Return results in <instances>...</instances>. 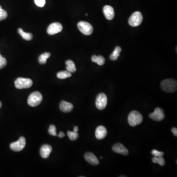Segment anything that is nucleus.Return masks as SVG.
Here are the masks:
<instances>
[{
    "label": "nucleus",
    "instance_id": "obj_2",
    "mask_svg": "<svg viewBox=\"0 0 177 177\" xmlns=\"http://www.w3.org/2000/svg\"><path fill=\"white\" fill-rule=\"evenodd\" d=\"M143 121V116L140 112L133 111L130 113L128 117V122L130 125L135 126L139 125Z\"/></svg>",
    "mask_w": 177,
    "mask_h": 177
},
{
    "label": "nucleus",
    "instance_id": "obj_29",
    "mask_svg": "<svg viewBox=\"0 0 177 177\" xmlns=\"http://www.w3.org/2000/svg\"><path fill=\"white\" fill-rule=\"evenodd\" d=\"M35 5L39 7H43L45 4V0H34Z\"/></svg>",
    "mask_w": 177,
    "mask_h": 177
},
{
    "label": "nucleus",
    "instance_id": "obj_14",
    "mask_svg": "<svg viewBox=\"0 0 177 177\" xmlns=\"http://www.w3.org/2000/svg\"><path fill=\"white\" fill-rule=\"evenodd\" d=\"M85 158L86 161L93 165H98L99 162L96 156L92 152H87L85 155Z\"/></svg>",
    "mask_w": 177,
    "mask_h": 177
},
{
    "label": "nucleus",
    "instance_id": "obj_6",
    "mask_svg": "<svg viewBox=\"0 0 177 177\" xmlns=\"http://www.w3.org/2000/svg\"><path fill=\"white\" fill-rule=\"evenodd\" d=\"M77 26L80 31L85 35H91L93 32V26L91 24L87 22H79Z\"/></svg>",
    "mask_w": 177,
    "mask_h": 177
},
{
    "label": "nucleus",
    "instance_id": "obj_31",
    "mask_svg": "<svg viewBox=\"0 0 177 177\" xmlns=\"http://www.w3.org/2000/svg\"><path fill=\"white\" fill-rule=\"evenodd\" d=\"M65 136V134H64V132H62V131L60 132V133H59V135H58V136H59L60 138H63V137H64Z\"/></svg>",
    "mask_w": 177,
    "mask_h": 177
},
{
    "label": "nucleus",
    "instance_id": "obj_34",
    "mask_svg": "<svg viewBox=\"0 0 177 177\" xmlns=\"http://www.w3.org/2000/svg\"><path fill=\"white\" fill-rule=\"evenodd\" d=\"M100 158H101V159H102V157H100Z\"/></svg>",
    "mask_w": 177,
    "mask_h": 177
},
{
    "label": "nucleus",
    "instance_id": "obj_12",
    "mask_svg": "<svg viewBox=\"0 0 177 177\" xmlns=\"http://www.w3.org/2000/svg\"><path fill=\"white\" fill-rule=\"evenodd\" d=\"M103 13L106 19L111 20L115 16V12L114 8L111 6L106 5L103 7Z\"/></svg>",
    "mask_w": 177,
    "mask_h": 177
},
{
    "label": "nucleus",
    "instance_id": "obj_24",
    "mask_svg": "<svg viewBox=\"0 0 177 177\" xmlns=\"http://www.w3.org/2000/svg\"><path fill=\"white\" fill-rule=\"evenodd\" d=\"M67 134L70 140L72 141L76 140L79 136V134L77 132H75V131L73 132L70 131H67Z\"/></svg>",
    "mask_w": 177,
    "mask_h": 177
},
{
    "label": "nucleus",
    "instance_id": "obj_27",
    "mask_svg": "<svg viewBox=\"0 0 177 177\" xmlns=\"http://www.w3.org/2000/svg\"><path fill=\"white\" fill-rule=\"evenodd\" d=\"M48 133L49 134L52 136H57V132H56V128L54 125H50L48 130Z\"/></svg>",
    "mask_w": 177,
    "mask_h": 177
},
{
    "label": "nucleus",
    "instance_id": "obj_8",
    "mask_svg": "<svg viewBox=\"0 0 177 177\" xmlns=\"http://www.w3.org/2000/svg\"><path fill=\"white\" fill-rule=\"evenodd\" d=\"M26 146V139L24 137H21L17 141L13 142L10 145V148L13 151L20 152Z\"/></svg>",
    "mask_w": 177,
    "mask_h": 177
},
{
    "label": "nucleus",
    "instance_id": "obj_16",
    "mask_svg": "<svg viewBox=\"0 0 177 177\" xmlns=\"http://www.w3.org/2000/svg\"><path fill=\"white\" fill-rule=\"evenodd\" d=\"M60 108L61 111L65 113L71 112L73 110V105L71 103L62 101L60 104Z\"/></svg>",
    "mask_w": 177,
    "mask_h": 177
},
{
    "label": "nucleus",
    "instance_id": "obj_22",
    "mask_svg": "<svg viewBox=\"0 0 177 177\" xmlns=\"http://www.w3.org/2000/svg\"><path fill=\"white\" fill-rule=\"evenodd\" d=\"M57 77L59 79H64L71 76V73L68 71H62L58 72L57 75Z\"/></svg>",
    "mask_w": 177,
    "mask_h": 177
},
{
    "label": "nucleus",
    "instance_id": "obj_10",
    "mask_svg": "<svg viewBox=\"0 0 177 177\" xmlns=\"http://www.w3.org/2000/svg\"><path fill=\"white\" fill-rule=\"evenodd\" d=\"M149 117L153 120L159 122L164 119L165 117L164 111L161 108H157L155 109L153 113L150 114Z\"/></svg>",
    "mask_w": 177,
    "mask_h": 177
},
{
    "label": "nucleus",
    "instance_id": "obj_5",
    "mask_svg": "<svg viewBox=\"0 0 177 177\" xmlns=\"http://www.w3.org/2000/svg\"><path fill=\"white\" fill-rule=\"evenodd\" d=\"M143 21V16L139 11L134 12L130 17L129 24L132 27H137L141 24Z\"/></svg>",
    "mask_w": 177,
    "mask_h": 177
},
{
    "label": "nucleus",
    "instance_id": "obj_7",
    "mask_svg": "<svg viewBox=\"0 0 177 177\" xmlns=\"http://www.w3.org/2000/svg\"><path fill=\"white\" fill-rule=\"evenodd\" d=\"M107 103V98L106 94L104 93H100L97 97L96 105L97 108L99 110H103L106 107Z\"/></svg>",
    "mask_w": 177,
    "mask_h": 177
},
{
    "label": "nucleus",
    "instance_id": "obj_30",
    "mask_svg": "<svg viewBox=\"0 0 177 177\" xmlns=\"http://www.w3.org/2000/svg\"><path fill=\"white\" fill-rule=\"evenodd\" d=\"M172 132H173V134L175 136H177V129L176 128H173L172 129Z\"/></svg>",
    "mask_w": 177,
    "mask_h": 177
},
{
    "label": "nucleus",
    "instance_id": "obj_4",
    "mask_svg": "<svg viewBox=\"0 0 177 177\" xmlns=\"http://www.w3.org/2000/svg\"><path fill=\"white\" fill-rule=\"evenodd\" d=\"M15 86L18 89L28 88L32 87L33 81L29 78H18L16 80Z\"/></svg>",
    "mask_w": 177,
    "mask_h": 177
},
{
    "label": "nucleus",
    "instance_id": "obj_9",
    "mask_svg": "<svg viewBox=\"0 0 177 177\" xmlns=\"http://www.w3.org/2000/svg\"><path fill=\"white\" fill-rule=\"evenodd\" d=\"M63 30V26L59 22L51 24L47 28V33L50 35H53L61 32Z\"/></svg>",
    "mask_w": 177,
    "mask_h": 177
},
{
    "label": "nucleus",
    "instance_id": "obj_19",
    "mask_svg": "<svg viewBox=\"0 0 177 177\" xmlns=\"http://www.w3.org/2000/svg\"><path fill=\"white\" fill-rule=\"evenodd\" d=\"M92 61L93 62L97 63L99 66H102L105 63V59L102 56H98L96 55L93 56L92 57Z\"/></svg>",
    "mask_w": 177,
    "mask_h": 177
},
{
    "label": "nucleus",
    "instance_id": "obj_18",
    "mask_svg": "<svg viewBox=\"0 0 177 177\" xmlns=\"http://www.w3.org/2000/svg\"><path fill=\"white\" fill-rule=\"evenodd\" d=\"M18 32L19 34L22 37L23 39H25V40H31V39H33V34H32L24 32L23 30L22 29H18Z\"/></svg>",
    "mask_w": 177,
    "mask_h": 177
},
{
    "label": "nucleus",
    "instance_id": "obj_33",
    "mask_svg": "<svg viewBox=\"0 0 177 177\" xmlns=\"http://www.w3.org/2000/svg\"><path fill=\"white\" fill-rule=\"evenodd\" d=\"M2 107V103L1 102H0V108H1V107Z\"/></svg>",
    "mask_w": 177,
    "mask_h": 177
},
{
    "label": "nucleus",
    "instance_id": "obj_21",
    "mask_svg": "<svg viewBox=\"0 0 177 177\" xmlns=\"http://www.w3.org/2000/svg\"><path fill=\"white\" fill-rule=\"evenodd\" d=\"M51 56V54L48 52H45L43 53L41 55L39 56V63L41 65H44L46 63L47 59L49 58Z\"/></svg>",
    "mask_w": 177,
    "mask_h": 177
},
{
    "label": "nucleus",
    "instance_id": "obj_23",
    "mask_svg": "<svg viewBox=\"0 0 177 177\" xmlns=\"http://www.w3.org/2000/svg\"><path fill=\"white\" fill-rule=\"evenodd\" d=\"M152 161L154 163H158L161 166H164L165 164V160L162 157H154L152 158Z\"/></svg>",
    "mask_w": 177,
    "mask_h": 177
},
{
    "label": "nucleus",
    "instance_id": "obj_11",
    "mask_svg": "<svg viewBox=\"0 0 177 177\" xmlns=\"http://www.w3.org/2000/svg\"><path fill=\"white\" fill-rule=\"evenodd\" d=\"M112 150L114 152L124 156H127L129 154V151L128 149L121 143L115 144L112 147Z\"/></svg>",
    "mask_w": 177,
    "mask_h": 177
},
{
    "label": "nucleus",
    "instance_id": "obj_25",
    "mask_svg": "<svg viewBox=\"0 0 177 177\" xmlns=\"http://www.w3.org/2000/svg\"><path fill=\"white\" fill-rule=\"evenodd\" d=\"M7 16V13L5 10H3L1 6H0V21L6 19Z\"/></svg>",
    "mask_w": 177,
    "mask_h": 177
},
{
    "label": "nucleus",
    "instance_id": "obj_1",
    "mask_svg": "<svg viewBox=\"0 0 177 177\" xmlns=\"http://www.w3.org/2000/svg\"><path fill=\"white\" fill-rule=\"evenodd\" d=\"M162 90L167 93H173L177 91V81L173 79H165L161 84Z\"/></svg>",
    "mask_w": 177,
    "mask_h": 177
},
{
    "label": "nucleus",
    "instance_id": "obj_32",
    "mask_svg": "<svg viewBox=\"0 0 177 177\" xmlns=\"http://www.w3.org/2000/svg\"><path fill=\"white\" fill-rule=\"evenodd\" d=\"M78 131V126H75V128H74V129H73V131H75V132H77Z\"/></svg>",
    "mask_w": 177,
    "mask_h": 177
},
{
    "label": "nucleus",
    "instance_id": "obj_17",
    "mask_svg": "<svg viewBox=\"0 0 177 177\" xmlns=\"http://www.w3.org/2000/svg\"><path fill=\"white\" fill-rule=\"evenodd\" d=\"M66 70L71 73H74L76 71L75 63L71 60H67L66 62Z\"/></svg>",
    "mask_w": 177,
    "mask_h": 177
},
{
    "label": "nucleus",
    "instance_id": "obj_20",
    "mask_svg": "<svg viewBox=\"0 0 177 177\" xmlns=\"http://www.w3.org/2000/svg\"><path fill=\"white\" fill-rule=\"evenodd\" d=\"M122 51V49L119 46H117L115 49L114 51L110 56V59L111 60H117L120 56V53Z\"/></svg>",
    "mask_w": 177,
    "mask_h": 177
},
{
    "label": "nucleus",
    "instance_id": "obj_26",
    "mask_svg": "<svg viewBox=\"0 0 177 177\" xmlns=\"http://www.w3.org/2000/svg\"><path fill=\"white\" fill-rule=\"evenodd\" d=\"M7 61L5 57H2L0 54V69H2L6 66Z\"/></svg>",
    "mask_w": 177,
    "mask_h": 177
},
{
    "label": "nucleus",
    "instance_id": "obj_3",
    "mask_svg": "<svg viewBox=\"0 0 177 177\" xmlns=\"http://www.w3.org/2000/svg\"><path fill=\"white\" fill-rule=\"evenodd\" d=\"M43 100L42 94L39 92H34L30 95L28 99V103L30 106L35 107L39 105Z\"/></svg>",
    "mask_w": 177,
    "mask_h": 177
},
{
    "label": "nucleus",
    "instance_id": "obj_13",
    "mask_svg": "<svg viewBox=\"0 0 177 177\" xmlns=\"http://www.w3.org/2000/svg\"><path fill=\"white\" fill-rule=\"evenodd\" d=\"M107 134V131L106 128L104 126H98L96 129V138L98 140H102L104 139Z\"/></svg>",
    "mask_w": 177,
    "mask_h": 177
},
{
    "label": "nucleus",
    "instance_id": "obj_28",
    "mask_svg": "<svg viewBox=\"0 0 177 177\" xmlns=\"http://www.w3.org/2000/svg\"><path fill=\"white\" fill-rule=\"evenodd\" d=\"M151 153L154 157H162L164 155V152H159L156 150H152Z\"/></svg>",
    "mask_w": 177,
    "mask_h": 177
},
{
    "label": "nucleus",
    "instance_id": "obj_15",
    "mask_svg": "<svg viewBox=\"0 0 177 177\" xmlns=\"http://www.w3.org/2000/svg\"><path fill=\"white\" fill-rule=\"evenodd\" d=\"M52 150V148L51 146L49 145H44L40 148V156L43 158H48L50 154L51 153Z\"/></svg>",
    "mask_w": 177,
    "mask_h": 177
}]
</instances>
